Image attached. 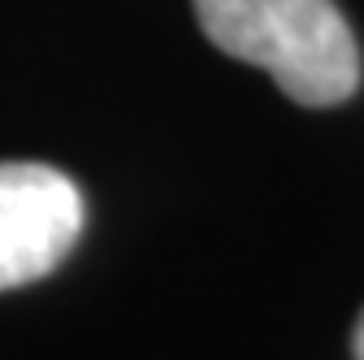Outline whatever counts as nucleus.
Here are the masks:
<instances>
[{"mask_svg": "<svg viewBox=\"0 0 364 360\" xmlns=\"http://www.w3.org/2000/svg\"><path fill=\"white\" fill-rule=\"evenodd\" d=\"M82 196L53 165H0V291L48 278L82 235Z\"/></svg>", "mask_w": 364, "mask_h": 360, "instance_id": "obj_2", "label": "nucleus"}, {"mask_svg": "<svg viewBox=\"0 0 364 360\" xmlns=\"http://www.w3.org/2000/svg\"><path fill=\"white\" fill-rule=\"evenodd\" d=\"M225 57L260 65L295 105L330 109L360 87V48L334 0H196Z\"/></svg>", "mask_w": 364, "mask_h": 360, "instance_id": "obj_1", "label": "nucleus"}, {"mask_svg": "<svg viewBox=\"0 0 364 360\" xmlns=\"http://www.w3.org/2000/svg\"><path fill=\"white\" fill-rule=\"evenodd\" d=\"M355 360H364V312H360V326H355Z\"/></svg>", "mask_w": 364, "mask_h": 360, "instance_id": "obj_3", "label": "nucleus"}]
</instances>
